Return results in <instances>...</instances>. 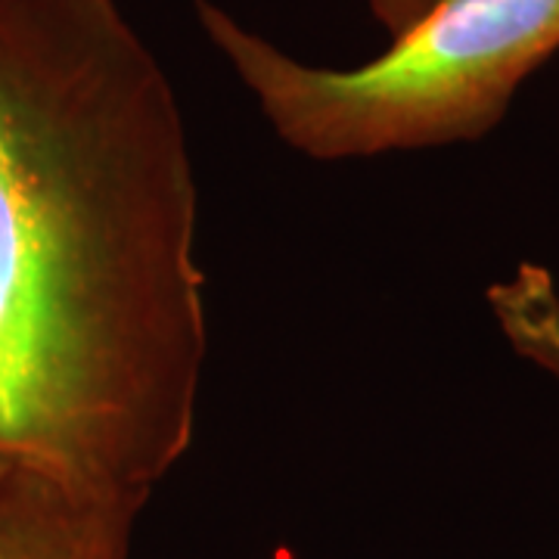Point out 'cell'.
Returning a JSON list of instances; mask_svg holds the SVG:
<instances>
[{
  "mask_svg": "<svg viewBox=\"0 0 559 559\" xmlns=\"http://www.w3.org/2000/svg\"><path fill=\"white\" fill-rule=\"evenodd\" d=\"M168 72L116 0H0V457L153 495L209 355Z\"/></svg>",
  "mask_w": 559,
  "mask_h": 559,
  "instance_id": "obj_1",
  "label": "cell"
},
{
  "mask_svg": "<svg viewBox=\"0 0 559 559\" xmlns=\"http://www.w3.org/2000/svg\"><path fill=\"white\" fill-rule=\"evenodd\" d=\"M197 22L271 131L314 162L481 140L559 50V0H439L352 69L299 60L212 0Z\"/></svg>",
  "mask_w": 559,
  "mask_h": 559,
  "instance_id": "obj_2",
  "label": "cell"
},
{
  "mask_svg": "<svg viewBox=\"0 0 559 559\" xmlns=\"http://www.w3.org/2000/svg\"><path fill=\"white\" fill-rule=\"evenodd\" d=\"M146 500L0 457V559H134Z\"/></svg>",
  "mask_w": 559,
  "mask_h": 559,
  "instance_id": "obj_3",
  "label": "cell"
},
{
  "mask_svg": "<svg viewBox=\"0 0 559 559\" xmlns=\"http://www.w3.org/2000/svg\"><path fill=\"white\" fill-rule=\"evenodd\" d=\"M488 305L510 348L559 377V289L550 271L525 261L488 289Z\"/></svg>",
  "mask_w": 559,
  "mask_h": 559,
  "instance_id": "obj_4",
  "label": "cell"
},
{
  "mask_svg": "<svg viewBox=\"0 0 559 559\" xmlns=\"http://www.w3.org/2000/svg\"><path fill=\"white\" fill-rule=\"evenodd\" d=\"M370 16L385 28L389 40L404 35L414 22H419L439 0H364Z\"/></svg>",
  "mask_w": 559,
  "mask_h": 559,
  "instance_id": "obj_5",
  "label": "cell"
}]
</instances>
